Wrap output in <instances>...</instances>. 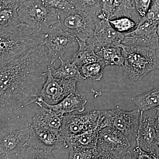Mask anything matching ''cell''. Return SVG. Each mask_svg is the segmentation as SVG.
Listing matches in <instances>:
<instances>
[{"label":"cell","mask_w":159,"mask_h":159,"mask_svg":"<svg viewBox=\"0 0 159 159\" xmlns=\"http://www.w3.org/2000/svg\"><path fill=\"white\" fill-rule=\"evenodd\" d=\"M45 47L44 43L34 46L0 69V115H9L20 102L38 96L53 66Z\"/></svg>","instance_id":"6da1fadb"},{"label":"cell","mask_w":159,"mask_h":159,"mask_svg":"<svg viewBox=\"0 0 159 159\" xmlns=\"http://www.w3.org/2000/svg\"><path fill=\"white\" fill-rule=\"evenodd\" d=\"M45 34L21 24L0 30V69L34 46L44 43Z\"/></svg>","instance_id":"7a4b0ae2"},{"label":"cell","mask_w":159,"mask_h":159,"mask_svg":"<svg viewBox=\"0 0 159 159\" xmlns=\"http://www.w3.org/2000/svg\"><path fill=\"white\" fill-rule=\"evenodd\" d=\"M16 10L21 21L31 29L45 34L59 22L58 10L40 0H22Z\"/></svg>","instance_id":"3957f363"},{"label":"cell","mask_w":159,"mask_h":159,"mask_svg":"<svg viewBox=\"0 0 159 159\" xmlns=\"http://www.w3.org/2000/svg\"><path fill=\"white\" fill-rule=\"evenodd\" d=\"M124 62V72L131 82H136L152 71L159 69V61L155 49L121 44Z\"/></svg>","instance_id":"277c9868"},{"label":"cell","mask_w":159,"mask_h":159,"mask_svg":"<svg viewBox=\"0 0 159 159\" xmlns=\"http://www.w3.org/2000/svg\"><path fill=\"white\" fill-rule=\"evenodd\" d=\"M58 10L59 22L56 26L70 33L77 40L86 41L93 34L96 23L94 18L75 7L67 10Z\"/></svg>","instance_id":"5b68a950"},{"label":"cell","mask_w":159,"mask_h":159,"mask_svg":"<svg viewBox=\"0 0 159 159\" xmlns=\"http://www.w3.org/2000/svg\"><path fill=\"white\" fill-rule=\"evenodd\" d=\"M49 70L47 79L36 98L29 101L26 105L35 103L41 107L43 104L55 105L65 98L69 94L77 90L78 81L75 80H63L54 78Z\"/></svg>","instance_id":"8992f818"},{"label":"cell","mask_w":159,"mask_h":159,"mask_svg":"<svg viewBox=\"0 0 159 159\" xmlns=\"http://www.w3.org/2000/svg\"><path fill=\"white\" fill-rule=\"evenodd\" d=\"M104 116L103 128L107 126L115 129L129 139H136L140 124L141 111L136 108L131 111L119 108L102 111Z\"/></svg>","instance_id":"52a82bcc"},{"label":"cell","mask_w":159,"mask_h":159,"mask_svg":"<svg viewBox=\"0 0 159 159\" xmlns=\"http://www.w3.org/2000/svg\"><path fill=\"white\" fill-rule=\"evenodd\" d=\"M159 24L141 18L133 31L125 33L121 44L129 47L159 48L157 28Z\"/></svg>","instance_id":"ba28073f"},{"label":"cell","mask_w":159,"mask_h":159,"mask_svg":"<svg viewBox=\"0 0 159 159\" xmlns=\"http://www.w3.org/2000/svg\"><path fill=\"white\" fill-rule=\"evenodd\" d=\"M45 45L48 48L50 65L55 66V61L66 53L72 51L78 45L77 39L55 25L46 33Z\"/></svg>","instance_id":"9c48e42d"},{"label":"cell","mask_w":159,"mask_h":159,"mask_svg":"<svg viewBox=\"0 0 159 159\" xmlns=\"http://www.w3.org/2000/svg\"><path fill=\"white\" fill-rule=\"evenodd\" d=\"M102 117L101 111H93L80 115H64L59 133L64 139L83 133L95 127Z\"/></svg>","instance_id":"30bf717a"},{"label":"cell","mask_w":159,"mask_h":159,"mask_svg":"<svg viewBox=\"0 0 159 159\" xmlns=\"http://www.w3.org/2000/svg\"><path fill=\"white\" fill-rule=\"evenodd\" d=\"M124 34L116 31L111 25L109 20H99L96 23L93 34L86 43L99 50L109 47H120Z\"/></svg>","instance_id":"8fae6325"},{"label":"cell","mask_w":159,"mask_h":159,"mask_svg":"<svg viewBox=\"0 0 159 159\" xmlns=\"http://www.w3.org/2000/svg\"><path fill=\"white\" fill-rule=\"evenodd\" d=\"M30 128L31 135L27 145L49 152L55 149L67 148L65 139L59 131L48 129Z\"/></svg>","instance_id":"7c38bea8"},{"label":"cell","mask_w":159,"mask_h":159,"mask_svg":"<svg viewBox=\"0 0 159 159\" xmlns=\"http://www.w3.org/2000/svg\"><path fill=\"white\" fill-rule=\"evenodd\" d=\"M31 133L30 127L16 131L3 129L0 132V154L16 155L28 144Z\"/></svg>","instance_id":"4fadbf2b"},{"label":"cell","mask_w":159,"mask_h":159,"mask_svg":"<svg viewBox=\"0 0 159 159\" xmlns=\"http://www.w3.org/2000/svg\"><path fill=\"white\" fill-rule=\"evenodd\" d=\"M130 146L129 140L115 129L107 126L99 132L97 144L98 149L108 151L117 156Z\"/></svg>","instance_id":"5bb4252c"},{"label":"cell","mask_w":159,"mask_h":159,"mask_svg":"<svg viewBox=\"0 0 159 159\" xmlns=\"http://www.w3.org/2000/svg\"><path fill=\"white\" fill-rule=\"evenodd\" d=\"M141 111L140 124L136 141L142 150L147 152L158 151L157 146V132L154 123V118L149 116H143Z\"/></svg>","instance_id":"9a60e30c"},{"label":"cell","mask_w":159,"mask_h":159,"mask_svg":"<svg viewBox=\"0 0 159 159\" xmlns=\"http://www.w3.org/2000/svg\"><path fill=\"white\" fill-rule=\"evenodd\" d=\"M94 128L79 134L66 138L65 141L69 149H87L97 148L99 132L103 128L104 116Z\"/></svg>","instance_id":"2e32d148"},{"label":"cell","mask_w":159,"mask_h":159,"mask_svg":"<svg viewBox=\"0 0 159 159\" xmlns=\"http://www.w3.org/2000/svg\"><path fill=\"white\" fill-rule=\"evenodd\" d=\"M87 102L86 96L83 93L76 90L69 94L61 102L55 105L45 104L48 108H51L57 113L64 116V114L71 113L75 111L82 112L85 109Z\"/></svg>","instance_id":"e0dca14e"},{"label":"cell","mask_w":159,"mask_h":159,"mask_svg":"<svg viewBox=\"0 0 159 159\" xmlns=\"http://www.w3.org/2000/svg\"><path fill=\"white\" fill-rule=\"evenodd\" d=\"M63 116L51 108L41 107L36 112L29 127L48 129L59 131Z\"/></svg>","instance_id":"ac0fdd59"},{"label":"cell","mask_w":159,"mask_h":159,"mask_svg":"<svg viewBox=\"0 0 159 159\" xmlns=\"http://www.w3.org/2000/svg\"><path fill=\"white\" fill-rule=\"evenodd\" d=\"M78 49L70 58L80 68L86 64L101 61L96 53V48L93 45L88 44L86 41L77 40Z\"/></svg>","instance_id":"d6986e66"},{"label":"cell","mask_w":159,"mask_h":159,"mask_svg":"<svg viewBox=\"0 0 159 159\" xmlns=\"http://www.w3.org/2000/svg\"><path fill=\"white\" fill-rule=\"evenodd\" d=\"M59 59L61 61L59 67L55 69L53 67L51 68V74L54 78L63 80H75L78 82L84 80L79 67L70 59L66 61L61 58Z\"/></svg>","instance_id":"ffe728a7"},{"label":"cell","mask_w":159,"mask_h":159,"mask_svg":"<svg viewBox=\"0 0 159 159\" xmlns=\"http://www.w3.org/2000/svg\"><path fill=\"white\" fill-rule=\"evenodd\" d=\"M136 108L145 112L159 106V86L132 98Z\"/></svg>","instance_id":"44dd1931"},{"label":"cell","mask_w":159,"mask_h":159,"mask_svg":"<svg viewBox=\"0 0 159 159\" xmlns=\"http://www.w3.org/2000/svg\"><path fill=\"white\" fill-rule=\"evenodd\" d=\"M96 53L106 66L116 65L122 67L123 65L124 57L121 46L99 49Z\"/></svg>","instance_id":"7402d4cb"},{"label":"cell","mask_w":159,"mask_h":159,"mask_svg":"<svg viewBox=\"0 0 159 159\" xmlns=\"http://www.w3.org/2000/svg\"><path fill=\"white\" fill-rule=\"evenodd\" d=\"M16 8L15 6H8L0 9V30L14 28L22 24Z\"/></svg>","instance_id":"603a6c76"},{"label":"cell","mask_w":159,"mask_h":159,"mask_svg":"<svg viewBox=\"0 0 159 159\" xmlns=\"http://www.w3.org/2000/svg\"><path fill=\"white\" fill-rule=\"evenodd\" d=\"M75 9L83 11L94 18L99 19L101 13L100 0H68Z\"/></svg>","instance_id":"cb8c5ba5"},{"label":"cell","mask_w":159,"mask_h":159,"mask_svg":"<svg viewBox=\"0 0 159 159\" xmlns=\"http://www.w3.org/2000/svg\"><path fill=\"white\" fill-rule=\"evenodd\" d=\"M106 66L105 63L100 61L82 66L79 68L80 72L84 79L99 81L102 78Z\"/></svg>","instance_id":"d4e9b609"},{"label":"cell","mask_w":159,"mask_h":159,"mask_svg":"<svg viewBox=\"0 0 159 159\" xmlns=\"http://www.w3.org/2000/svg\"><path fill=\"white\" fill-rule=\"evenodd\" d=\"M134 9L132 0H114L111 18L126 17L131 19Z\"/></svg>","instance_id":"484cf974"},{"label":"cell","mask_w":159,"mask_h":159,"mask_svg":"<svg viewBox=\"0 0 159 159\" xmlns=\"http://www.w3.org/2000/svg\"><path fill=\"white\" fill-rule=\"evenodd\" d=\"M16 156V159H56L51 152L27 145Z\"/></svg>","instance_id":"4316f807"},{"label":"cell","mask_w":159,"mask_h":159,"mask_svg":"<svg viewBox=\"0 0 159 159\" xmlns=\"http://www.w3.org/2000/svg\"><path fill=\"white\" fill-rule=\"evenodd\" d=\"M111 25L116 31L121 33H126L133 31L137 24L129 18L121 17L109 20Z\"/></svg>","instance_id":"83f0119b"},{"label":"cell","mask_w":159,"mask_h":159,"mask_svg":"<svg viewBox=\"0 0 159 159\" xmlns=\"http://www.w3.org/2000/svg\"><path fill=\"white\" fill-rule=\"evenodd\" d=\"M69 159H93L97 152V148L93 149H69Z\"/></svg>","instance_id":"f1b7e54d"},{"label":"cell","mask_w":159,"mask_h":159,"mask_svg":"<svg viewBox=\"0 0 159 159\" xmlns=\"http://www.w3.org/2000/svg\"><path fill=\"white\" fill-rule=\"evenodd\" d=\"M133 159H159V151L147 152L142 150L136 144L131 152Z\"/></svg>","instance_id":"f546056e"},{"label":"cell","mask_w":159,"mask_h":159,"mask_svg":"<svg viewBox=\"0 0 159 159\" xmlns=\"http://www.w3.org/2000/svg\"><path fill=\"white\" fill-rule=\"evenodd\" d=\"M44 5L58 10H68L74 7L68 0H40Z\"/></svg>","instance_id":"4dcf8cb0"},{"label":"cell","mask_w":159,"mask_h":159,"mask_svg":"<svg viewBox=\"0 0 159 159\" xmlns=\"http://www.w3.org/2000/svg\"><path fill=\"white\" fill-rule=\"evenodd\" d=\"M134 9L141 18L144 17L151 6L152 0H134Z\"/></svg>","instance_id":"1f68e13d"},{"label":"cell","mask_w":159,"mask_h":159,"mask_svg":"<svg viewBox=\"0 0 159 159\" xmlns=\"http://www.w3.org/2000/svg\"><path fill=\"white\" fill-rule=\"evenodd\" d=\"M114 0H100L101 13L98 16L99 20H110L112 11Z\"/></svg>","instance_id":"d6a6232c"},{"label":"cell","mask_w":159,"mask_h":159,"mask_svg":"<svg viewBox=\"0 0 159 159\" xmlns=\"http://www.w3.org/2000/svg\"><path fill=\"white\" fill-rule=\"evenodd\" d=\"M145 18L159 24V2L152 0V4L145 15Z\"/></svg>","instance_id":"836d02e7"},{"label":"cell","mask_w":159,"mask_h":159,"mask_svg":"<svg viewBox=\"0 0 159 159\" xmlns=\"http://www.w3.org/2000/svg\"><path fill=\"white\" fill-rule=\"evenodd\" d=\"M117 157L108 151L97 148V152L93 159H116Z\"/></svg>","instance_id":"e575fe53"},{"label":"cell","mask_w":159,"mask_h":159,"mask_svg":"<svg viewBox=\"0 0 159 159\" xmlns=\"http://www.w3.org/2000/svg\"><path fill=\"white\" fill-rule=\"evenodd\" d=\"M22 1V0H0V9L8 6L17 7L18 5Z\"/></svg>","instance_id":"d590c367"},{"label":"cell","mask_w":159,"mask_h":159,"mask_svg":"<svg viewBox=\"0 0 159 159\" xmlns=\"http://www.w3.org/2000/svg\"><path fill=\"white\" fill-rule=\"evenodd\" d=\"M116 159H133L130 151H125L117 156Z\"/></svg>","instance_id":"8d00e7d4"},{"label":"cell","mask_w":159,"mask_h":159,"mask_svg":"<svg viewBox=\"0 0 159 159\" xmlns=\"http://www.w3.org/2000/svg\"><path fill=\"white\" fill-rule=\"evenodd\" d=\"M154 123L157 132L159 134V106L157 107V113L154 118Z\"/></svg>","instance_id":"74e56055"},{"label":"cell","mask_w":159,"mask_h":159,"mask_svg":"<svg viewBox=\"0 0 159 159\" xmlns=\"http://www.w3.org/2000/svg\"><path fill=\"white\" fill-rule=\"evenodd\" d=\"M157 146L158 150L159 151V134L157 133Z\"/></svg>","instance_id":"f35d334b"},{"label":"cell","mask_w":159,"mask_h":159,"mask_svg":"<svg viewBox=\"0 0 159 159\" xmlns=\"http://www.w3.org/2000/svg\"><path fill=\"white\" fill-rule=\"evenodd\" d=\"M2 159H11V157L9 156H4Z\"/></svg>","instance_id":"ab89813d"},{"label":"cell","mask_w":159,"mask_h":159,"mask_svg":"<svg viewBox=\"0 0 159 159\" xmlns=\"http://www.w3.org/2000/svg\"><path fill=\"white\" fill-rule=\"evenodd\" d=\"M157 35L158 37V41H159V25L158 26L157 28Z\"/></svg>","instance_id":"60d3db41"},{"label":"cell","mask_w":159,"mask_h":159,"mask_svg":"<svg viewBox=\"0 0 159 159\" xmlns=\"http://www.w3.org/2000/svg\"><path fill=\"white\" fill-rule=\"evenodd\" d=\"M157 1H158V2H159V0H157Z\"/></svg>","instance_id":"b9f144b4"},{"label":"cell","mask_w":159,"mask_h":159,"mask_svg":"<svg viewBox=\"0 0 159 159\" xmlns=\"http://www.w3.org/2000/svg\"><path fill=\"white\" fill-rule=\"evenodd\" d=\"M0 155H1V154H0Z\"/></svg>","instance_id":"7bdbcfd3"}]
</instances>
